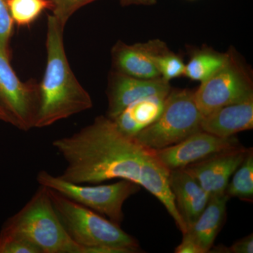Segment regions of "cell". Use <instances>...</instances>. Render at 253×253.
I'll use <instances>...</instances> for the list:
<instances>
[{"mask_svg":"<svg viewBox=\"0 0 253 253\" xmlns=\"http://www.w3.org/2000/svg\"><path fill=\"white\" fill-rule=\"evenodd\" d=\"M66 167L59 175L73 184H96L113 179H126L144 187L167 210L178 229L184 234L181 219L169 188L170 171L161 163L156 150L126 136L107 116L72 135L53 141Z\"/></svg>","mask_w":253,"mask_h":253,"instance_id":"obj_1","label":"cell"},{"mask_svg":"<svg viewBox=\"0 0 253 253\" xmlns=\"http://www.w3.org/2000/svg\"><path fill=\"white\" fill-rule=\"evenodd\" d=\"M64 26L53 15L47 20L46 65L39 84L40 106L36 127L49 126L90 109V95L83 87L68 63L64 43Z\"/></svg>","mask_w":253,"mask_h":253,"instance_id":"obj_2","label":"cell"},{"mask_svg":"<svg viewBox=\"0 0 253 253\" xmlns=\"http://www.w3.org/2000/svg\"><path fill=\"white\" fill-rule=\"evenodd\" d=\"M50 199L71 239L88 253L141 252L137 240L99 213L48 189Z\"/></svg>","mask_w":253,"mask_h":253,"instance_id":"obj_3","label":"cell"},{"mask_svg":"<svg viewBox=\"0 0 253 253\" xmlns=\"http://www.w3.org/2000/svg\"><path fill=\"white\" fill-rule=\"evenodd\" d=\"M1 230L26 236L42 253H88L68 234L44 186H40L27 204L6 220Z\"/></svg>","mask_w":253,"mask_h":253,"instance_id":"obj_4","label":"cell"},{"mask_svg":"<svg viewBox=\"0 0 253 253\" xmlns=\"http://www.w3.org/2000/svg\"><path fill=\"white\" fill-rule=\"evenodd\" d=\"M203 117L195 102L194 91L172 89L160 117L134 137L148 147L162 149L202 130Z\"/></svg>","mask_w":253,"mask_h":253,"instance_id":"obj_5","label":"cell"},{"mask_svg":"<svg viewBox=\"0 0 253 253\" xmlns=\"http://www.w3.org/2000/svg\"><path fill=\"white\" fill-rule=\"evenodd\" d=\"M37 181L40 186L54 190L68 199L107 217L119 226L124 219L123 204L141 188L136 183L126 179L113 184L96 186L73 184L45 170L40 171L37 175Z\"/></svg>","mask_w":253,"mask_h":253,"instance_id":"obj_6","label":"cell"},{"mask_svg":"<svg viewBox=\"0 0 253 253\" xmlns=\"http://www.w3.org/2000/svg\"><path fill=\"white\" fill-rule=\"evenodd\" d=\"M252 96L251 76L234 52L227 53L223 66L194 91L195 102L203 116Z\"/></svg>","mask_w":253,"mask_h":253,"instance_id":"obj_7","label":"cell"},{"mask_svg":"<svg viewBox=\"0 0 253 253\" xmlns=\"http://www.w3.org/2000/svg\"><path fill=\"white\" fill-rule=\"evenodd\" d=\"M0 106L23 131L36 127L40 106L39 84L23 83L10 64L9 54L0 49Z\"/></svg>","mask_w":253,"mask_h":253,"instance_id":"obj_8","label":"cell"},{"mask_svg":"<svg viewBox=\"0 0 253 253\" xmlns=\"http://www.w3.org/2000/svg\"><path fill=\"white\" fill-rule=\"evenodd\" d=\"M240 146L236 136L219 137L201 130L178 144L156 151L161 163L171 171L183 169L212 155Z\"/></svg>","mask_w":253,"mask_h":253,"instance_id":"obj_9","label":"cell"},{"mask_svg":"<svg viewBox=\"0 0 253 253\" xmlns=\"http://www.w3.org/2000/svg\"><path fill=\"white\" fill-rule=\"evenodd\" d=\"M249 149L240 146L210 156L183 168L193 176L210 196L225 194L230 178L247 155Z\"/></svg>","mask_w":253,"mask_h":253,"instance_id":"obj_10","label":"cell"},{"mask_svg":"<svg viewBox=\"0 0 253 253\" xmlns=\"http://www.w3.org/2000/svg\"><path fill=\"white\" fill-rule=\"evenodd\" d=\"M172 89L163 78L140 79L114 71L110 76L108 86L107 117L113 120L134 101L158 94H169Z\"/></svg>","mask_w":253,"mask_h":253,"instance_id":"obj_11","label":"cell"},{"mask_svg":"<svg viewBox=\"0 0 253 253\" xmlns=\"http://www.w3.org/2000/svg\"><path fill=\"white\" fill-rule=\"evenodd\" d=\"M158 41L126 44L119 41L113 46L112 59L115 71L140 79L161 78L153 56Z\"/></svg>","mask_w":253,"mask_h":253,"instance_id":"obj_12","label":"cell"},{"mask_svg":"<svg viewBox=\"0 0 253 253\" xmlns=\"http://www.w3.org/2000/svg\"><path fill=\"white\" fill-rule=\"evenodd\" d=\"M169 184L178 212L187 229L197 220L211 196L183 169L169 172Z\"/></svg>","mask_w":253,"mask_h":253,"instance_id":"obj_13","label":"cell"},{"mask_svg":"<svg viewBox=\"0 0 253 253\" xmlns=\"http://www.w3.org/2000/svg\"><path fill=\"white\" fill-rule=\"evenodd\" d=\"M201 129L219 137H230L253 128V96L222 106L204 116Z\"/></svg>","mask_w":253,"mask_h":253,"instance_id":"obj_14","label":"cell"},{"mask_svg":"<svg viewBox=\"0 0 253 253\" xmlns=\"http://www.w3.org/2000/svg\"><path fill=\"white\" fill-rule=\"evenodd\" d=\"M168 94L151 95L134 101L112 120L118 129L134 137L161 116Z\"/></svg>","mask_w":253,"mask_h":253,"instance_id":"obj_15","label":"cell"},{"mask_svg":"<svg viewBox=\"0 0 253 253\" xmlns=\"http://www.w3.org/2000/svg\"><path fill=\"white\" fill-rule=\"evenodd\" d=\"M227 195L211 196L197 220L188 226L185 235L194 240L204 253H209L225 220Z\"/></svg>","mask_w":253,"mask_h":253,"instance_id":"obj_16","label":"cell"},{"mask_svg":"<svg viewBox=\"0 0 253 253\" xmlns=\"http://www.w3.org/2000/svg\"><path fill=\"white\" fill-rule=\"evenodd\" d=\"M226 58L227 54L207 50L195 53L185 64L184 76L192 81L202 83L223 66Z\"/></svg>","mask_w":253,"mask_h":253,"instance_id":"obj_17","label":"cell"},{"mask_svg":"<svg viewBox=\"0 0 253 253\" xmlns=\"http://www.w3.org/2000/svg\"><path fill=\"white\" fill-rule=\"evenodd\" d=\"M225 194L229 198L252 201L253 198V153L249 149L246 158L233 174Z\"/></svg>","mask_w":253,"mask_h":253,"instance_id":"obj_18","label":"cell"},{"mask_svg":"<svg viewBox=\"0 0 253 253\" xmlns=\"http://www.w3.org/2000/svg\"><path fill=\"white\" fill-rule=\"evenodd\" d=\"M8 9L14 23L29 26L46 9H50L49 0H6Z\"/></svg>","mask_w":253,"mask_h":253,"instance_id":"obj_19","label":"cell"},{"mask_svg":"<svg viewBox=\"0 0 253 253\" xmlns=\"http://www.w3.org/2000/svg\"><path fill=\"white\" fill-rule=\"evenodd\" d=\"M153 59L161 78L169 82L184 76L185 64L177 55L169 51L163 42L158 41Z\"/></svg>","mask_w":253,"mask_h":253,"instance_id":"obj_20","label":"cell"},{"mask_svg":"<svg viewBox=\"0 0 253 253\" xmlns=\"http://www.w3.org/2000/svg\"><path fill=\"white\" fill-rule=\"evenodd\" d=\"M0 253H42L31 240L19 233L1 230Z\"/></svg>","mask_w":253,"mask_h":253,"instance_id":"obj_21","label":"cell"},{"mask_svg":"<svg viewBox=\"0 0 253 253\" xmlns=\"http://www.w3.org/2000/svg\"><path fill=\"white\" fill-rule=\"evenodd\" d=\"M53 16L61 23L66 26L69 18L83 6L96 0H49Z\"/></svg>","mask_w":253,"mask_h":253,"instance_id":"obj_22","label":"cell"},{"mask_svg":"<svg viewBox=\"0 0 253 253\" xmlns=\"http://www.w3.org/2000/svg\"><path fill=\"white\" fill-rule=\"evenodd\" d=\"M14 21L10 15L6 0H0V49L9 54V42Z\"/></svg>","mask_w":253,"mask_h":253,"instance_id":"obj_23","label":"cell"},{"mask_svg":"<svg viewBox=\"0 0 253 253\" xmlns=\"http://www.w3.org/2000/svg\"><path fill=\"white\" fill-rule=\"evenodd\" d=\"M229 253H253V234L243 238L234 243L229 249Z\"/></svg>","mask_w":253,"mask_h":253,"instance_id":"obj_24","label":"cell"},{"mask_svg":"<svg viewBox=\"0 0 253 253\" xmlns=\"http://www.w3.org/2000/svg\"><path fill=\"white\" fill-rule=\"evenodd\" d=\"M176 253H204L202 249L189 236L183 234L181 244L174 250Z\"/></svg>","mask_w":253,"mask_h":253,"instance_id":"obj_25","label":"cell"},{"mask_svg":"<svg viewBox=\"0 0 253 253\" xmlns=\"http://www.w3.org/2000/svg\"><path fill=\"white\" fill-rule=\"evenodd\" d=\"M120 1L123 6H129V5L151 6L157 2V0H120Z\"/></svg>","mask_w":253,"mask_h":253,"instance_id":"obj_26","label":"cell"},{"mask_svg":"<svg viewBox=\"0 0 253 253\" xmlns=\"http://www.w3.org/2000/svg\"><path fill=\"white\" fill-rule=\"evenodd\" d=\"M0 121L12 125V121H11V118H10L7 113L5 112L4 109L1 106H0Z\"/></svg>","mask_w":253,"mask_h":253,"instance_id":"obj_27","label":"cell"}]
</instances>
